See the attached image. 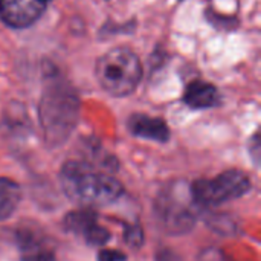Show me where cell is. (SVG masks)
<instances>
[{
  "label": "cell",
  "instance_id": "cell-14",
  "mask_svg": "<svg viewBox=\"0 0 261 261\" xmlns=\"http://www.w3.org/2000/svg\"><path fill=\"white\" fill-rule=\"evenodd\" d=\"M200 260L202 261H228L219 251H216V249H210V251H206V252H203L202 254V257H200Z\"/></svg>",
  "mask_w": 261,
  "mask_h": 261
},
{
  "label": "cell",
  "instance_id": "cell-11",
  "mask_svg": "<svg viewBox=\"0 0 261 261\" xmlns=\"http://www.w3.org/2000/svg\"><path fill=\"white\" fill-rule=\"evenodd\" d=\"M20 202H21L20 185L9 177H0V222H5L9 217H12Z\"/></svg>",
  "mask_w": 261,
  "mask_h": 261
},
{
  "label": "cell",
  "instance_id": "cell-4",
  "mask_svg": "<svg viewBox=\"0 0 261 261\" xmlns=\"http://www.w3.org/2000/svg\"><path fill=\"white\" fill-rule=\"evenodd\" d=\"M99 86L112 96H128L136 90L142 78L139 57L128 47H115L102 54L95 64Z\"/></svg>",
  "mask_w": 261,
  "mask_h": 261
},
{
  "label": "cell",
  "instance_id": "cell-13",
  "mask_svg": "<svg viewBox=\"0 0 261 261\" xmlns=\"http://www.w3.org/2000/svg\"><path fill=\"white\" fill-rule=\"evenodd\" d=\"M127 260V257L122 254V252H119V251H107V249H104V251H99V254H98V261H125Z\"/></svg>",
  "mask_w": 261,
  "mask_h": 261
},
{
  "label": "cell",
  "instance_id": "cell-6",
  "mask_svg": "<svg viewBox=\"0 0 261 261\" xmlns=\"http://www.w3.org/2000/svg\"><path fill=\"white\" fill-rule=\"evenodd\" d=\"M64 229L81 239L89 246H104L110 242V231L99 223L98 216L92 210H80L69 213L63 220Z\"/></svg>",
  "mask_w": 261,
  "mask_h": 261
},
{
  "label": "cell",
  "instance_id": "cell-8",
  "mask_svg": "<svg viewBox=\"0 0 261 261\" xmlns=\"http://www.w3.org/2000/svg\"><path fill=\"white\" fill-rule=\"evenodd\" d=\"M20 261H58L50 242L32 229H21L15 236Z\"/></svg>",
  "mask_w": 261,
  "mask_h": 261
},
{
  "label": "cell",
  "instance_id": "cell-3",
  "mask_svg": "<svg viewBox=\"0 0 261 261\" xmlns=\"http://www.w3.org/2000/svg\"><path fill=\"white\" fill-rule=\"evenodd\" d=\"M199 206L194 203L191 188L185 180L167 184L154 200V214L165 232L184 236L190 232L199 219Z\"/></svg>",
  "mask_w": 261,
  "mask_h": 261
},
{
  "label": "cell",
  "instance_id": "cell-9",
  "mask_svg": "<svg viewBox=\"0 0 261 261\" xmlns=\"http://www.w3.org/2000/svg\"><path fill=\"white\" fill-rule=\"evenodd\" d=\"M127 125L130 133L141 139L156 141L161 144L170 139V128L162 118H153L148 115L135 113L133 116H130Z\"/></svg>",
  "mask_w": 261,
  "mask_h": 261
},
{
  "label": "cell",
  "instance_id": "cell-2",
  "mask_svg": "<svg viewBox=\"0 0 261 261\" xmlns=\"http://www.w3.org/2000/svg\"><path fill=\"white\" fill-rule=\"evenodd\" d=\"M60 185L66 197L83 208L107 206L124 194L116 177L83 161H67L61 167Z\"/></svg>",
  "mask_w": 261,
  "mask_h": 261
},
{
  "label": "cell",
  "instance_id": "cell-10",
  "mask_svg": "<svg viewBox=\"0 0 261 261\" xmlns=\"http://www.w3.org/2000/svg\"><path fill=\"white\" fill-rule=\"evenodd\" d=\"M222 101V96L217 87L206 81H191L184 92V102L196 110L217 107Z\"/></svg>",
  "mask_w": 261,
  "mask_h": 261
},
{
  "label": "cell",
  "instance_id": "cell-5",
  "mask_svg": "<svg viewBox=\"0 0 261 261\" xmlns=\"http://www.w3.org/2000/svg\"><path fill=\"white\" fill-rule=\"evenodd\" d=\"M190 188L199 208H214L246 196L252 188V182L245 171L228 170L214 179H199Z\"/></svg>",
  "mask_w": 261,
  "mask_h": 261
},
{
  "label": "cell",
  "instance_id": "cell-12",
  "mask_svg": "<svg viewBox=\"0 0 261 261\" xmlns=\"http://www.w3.org/2000/svg\"><path fill=\"white\" fill-rule=\"evenodd\" d=\"M124 240L130 248H135V249L141 248L142 243H144V232H142L141 225L139 223L125 225V228H124Z\"/></svg>",
  "mask_w": 261,
  "mask_h": 261
},
{
  "label": "cell",
  "instance_id": "cell-1",
  "mask_svg": "<svg viewBox=\"0 0 261 261\" xmlns=\"http://www.w3.org/2000/svg\"><path fill=\"white\" fill-rule=\"evenodd\" d=\"M78 119L80 98L75 89L64 80L54 76L38 102V121L46 147H61L73 133Z\"/></svg>",
  "mask_w": 261,
  "mask_h": 261
},
{
  "label": "cell",
  "instance_id": "cell-7",
  "mask_svg": "<svg viewBox=\"0 0 261 261\" xmlns=\"http://www.w3.org/2000/svg\"><path fill=\"white\" fill-rule=\"evenodd\" d=\"M50 0H0V18L11 28L23 29L34 24Z\"/></svg>",
  "mask_w": 261,
  "mask_h": 261
}]
</instances>
